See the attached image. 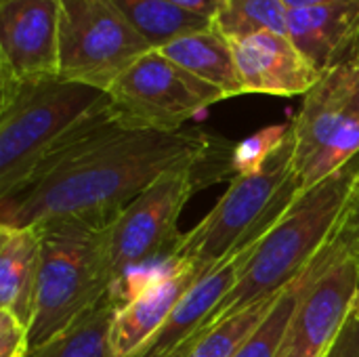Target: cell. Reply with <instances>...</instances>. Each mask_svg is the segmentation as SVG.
<instances>
[{
  "label": "cell",
  "instance_id": "9",
  "mask_svg": "<svg viewBox=\"0 0 359 357\" xmlns=\"http://www.w3.org/2000/svg\"><path fill=\"white\" fill-rule=\"evenodd\" d=\"M359 292V204L290 318L280 357H326Z\"/></svg>",
  "mask_w": 359,
  "mask_h": 357
},
{
  "label": "cell",
  "instance_id": "19",
  "mask_svg": "<svg viewBox=\"0 0 359 357\" xmlns=\"http://www.w3.org/2000/svg\"><path fill=\"white\" fill-rule=\"evenodd\" d=\"M118 303L109 295L61 335L38 347H29L25 357H114L109 330Z\"/></svg>",
  "mask_w": 359,
  "mask_h": 357
},
{
  "label": "cell",
  "instance_id": "12",
  "mask_svg": "<svg viewBox=\"0 0 359 357\" xmlns=\"http://www.w3.org/2000/svg\"><path fill=\"white\" fill-rule=\"evenodd\" d=\"M208 269L194 263H170L151 271L114 314L109 330L111 356L137 353L166 324L185 292Z\"/></svg>",
  "mask_w": 359,
  "mask_h": 357
},
{
  "label": "cell",
  "instance_id": "7",
  "mask_svg": "<svg viewBox=\"0 0 359 357\" xmlns=\"http://www.w3.org/2000/svg\"><path fill=\"white\" fill-rule=\"evenodd\" d=\"M294 175L303 191L322 183L359 154V65L326 72L303 97L290 122Z\"/></svg>",
  "mask_w": 359,
  "mask_h": 357
},
{
  "label": "cell",
  "instance_id": "22",
  "mask_svg": "<svg viewBox=\"0 0 359 357\" xmlns=\"http://www.w3.org/2000/svg\"><path fill=\"white\" fill-rule=\"evenodd\" d=\"M282 292L240 309L236 316L217 326H206L202 339L194 345L187 357H233L246 339L263 324Z\"/></svg>",
  "mask_w": 359,
  "mask_h": 357
},
{
  "label": "cell",
  "instance_id": "26",
  "mask_svg": "<svg viewBox=\"0 0 359 357\" xmlns=\"http://www.w3.org/2000/svg\"><path fill=\"white\" fill-rule=\"evenodd\" d=\"M168 2L210 21H215L227 4V0H168Z\"/></svg>",
  "mask_w": 359,
  "mask_h": 357
},
{
  "label": "cell",
  "instance_id": "29",
  "mask_svg": "<svg viewBox=\"0 0 359 357\" xmlns=\"http://www.w3.org/2000/svg\"><path fill=\"white\" fill-rule=\"evenodd\" d=\"M353 314L359 316V292H358V297H355V303H353Z\"/></svg>",
  "mask_w": 359,
  "mask_h": 357
},
{
  "label": "cell",
  "instance_id": "4",
  "mask_svg": "<svg viewBox=\"0 0 359 357\" xmlns=\"http://www.w3.org/2000/svg\"><path fill=\"white\" fill-rule=\"evenodd\" d=\"M233 179L221 166L179 168L162 175L103 227L111 297L122 305L158 267L170 265L181 240L179 217L189 198L217 181Z\"/></svg>",
  "mask_w": 359,
  "mask_h": 357
},
{
  "label": "cell",
  "instance_id": "25",
  "mask_svg": "<svg viewBox=\"0 0 359 357\" xmlns=\"http://www.w3.org/2000/svg\"><path fill=\"white\" fill-rule=\"evenodd\" d=\"M326 357H359V316L353 311Z\"/></svg>",
  "mask_w": 359,
  "mask_h": 357
},
{
  "label": "cell",
  "instance_id": "21",
  "mask_svg": "<svg viewBox=\"0 0 359 357\" xmlns=\"http://www.w3.org/2000/svg\"><path fill=\"white\" fill-rule=\"evenodd\" d=\"M290 8L282 0H227L215 27L229 40L273 32L288 36Z\"/></svg>",
  "mask_w": 359,
  "mask_h": 357
},
{
  "label": "cell",
  "instance_id": "14",
  "mask_svg": "<svg viewBox=\"0 0 359 357\" xmlns=\"http://www.w3.org/2000/svg\"><path fill=\"white\" fill-rule=\"evenodd\" d=\"M257 244L259 240L238 248L227 259L212 265L185 292V297L179 301V305L166 320V324L130 357H164L166 353L175 351L177 347H181L196 332H200L208 324L217 307L227 299V295L238 284Z\"/></svg>",
  "mask_w": 359,
  "mask_h": 357
},
{
  "label": "cell",
  "instance_id": "17",
  "mask_svg": "<svg viewBox=\"0 0 359 357\" xmlns=\"http://www.w3.org/2000/svg\"><path fill=\"white\" fill-rule=\"evenodd\" d=\"M158 50L189 74L217 86L227 99L244 95L231 42L215 27V23L206 29L181 36Z\"/></svg>",
  "mask_w": 359,
  "mask_h": 357
},
{
  "label": "cell",
  "instance_id": "15",
  "mask_svg": "<svg viewBox=\"0 0 359 357\" xmlns=\"http://www.w3.org/2000/svg\"><path fill=\"white\" fill-rule=\"evenodd\" d=\"M288 36L322 74L359 57V0L290 8Z\"/></svg>",
  "mask_w": 359,
  "mask_h": 357
},
{
  "label": "cell",
  "instance_id": "11",
  "mask_svg": "<svg viewBox=\"0 0 359 357\" xmlns=\"http://www.w3.org/2000/svg\"><path fill=\"white\" fill-rule=\"evenodd\" d=\"M59 0H0V80L59 76Z\"/></svg>",
  "mask_w": 359,
  "mask_h": 357
},
{
  "label": "cell",
  "instance_id": "5",
  "mask_svg": "<svg viewBox=\"0 0 359 357\" xmlns=\"http://www.w3.org/2000/svg\"><path fill=\"white\" fill-rule=\"evenodd\" d=\"M301 191L288 124V135L276 154L259 170L236 175L212 210L181 236L172 263H194L200 267L221 263L238 248L261 240Z\"/></svg>",
  "mask_w": 359,
  "mask_h": 357
},
{
  "label": "cell",
  "instance_id": "23",
  "mask_svg": "<svg viewBox=\"0 0 359 357\" xmlns=\"http://www.w3.org/2000/svg\"><path fill=\"white\" fill-rule=\"evenodd\" d=\"M286 135H288V124H282V126H269V128L248 137L246 141L236 143V151H233L236 175L259 170L276 154V149L284 143Z\"/></svg>",
  "mask_w": 359,
  "mask_h": 357
},
{
  "label": "cell",
  "instance_id": "3",
  "mask_svg": "<svg viewBox=\"0 0 359 357\" xmlns=\"http://www.w3.org/2000/svg\"><path fill=\"white\" fill-rule=\"evenodd\" d=\"M109 103V93L61 76L0 80V198L17 189L76 126Z\"/></svg>",
  "mask_w": 359,
  "mask_h": 357
},
{
  "label": "cell",
  "instance_id": "13",
  "mask_svg": "<svg viewBox=\"0 0 359 357\" xmlns=\"http://www.w3.org/2000/svg\"><path fill=\"white\" fill-rule=\"evenodd\" d=\"M229 42L244 95L305 97L324 76L294 46L290 36L261 32Z\"/></svg>",
  "mask_w": 359,
  "mask_h": 357
},
{
  "label": "cell",
  "instance_id": "6",
  "mask_svg": "<svg viewBox=\"0 0 359 357\" xmlns=\"http://www.w3.org/2000/svg\"><path fill=\"white\" fill-rule=\"evenodd\" d=\"M42 267L29 343L38 347L67 330L111 295L103 227L63 219L38 223Z\"/></svg>",
  "mask_w": 359,
  "mask_h": 357
},
{
  "label": "cell",
  "instance_id": "10",
  "mask_svg": "<svg viewBox=\"0 0 359 357\" xmlns=\"http://www.w3.org/2000/svg\"><path fill=\"white\" fill-rule=\"evenodd\" d=\"M111 107L130 126L181 130L206 107L227 99L217 86L189 74L160 50L135 61L107 90Z\"/></svg>",
  "mask_w": 359,
  "mask_h": 357
},
{
  "label": "cell",
  "instance_id": "2",
  "mask_svg": "<svg viewBox=\"0 0 359 357\" xmlns=\"http://www.w3.org/2000/svg\"><path fill=\"white\" fill-rule=\"evenodd\" d=\"M359 204V154L341 170L301 191L280 221L259 240L248 265L206 326L282 292L328 246Z\"/></svg>",
  "mask_w": 359,
  "mask_h": 357
},
{
  "label": "cell",
  "instance_id": "20",
  "mask_svg": "<svg viewBox=\"0 0 359 357\" xmlns=\"http://www.w3.org/2000/svg\"><path fill=\"white\" fill-rule=\"evenodd\" d=\"M124 13L128 23L151 44L154 50L168 42L206 29L212 25L210 19L183 11L168 0H114Z\"/></svg>",
  "mask_w": 359,
  "mask_h": 357
},
{
  "label": "cell",
  "instance_id": "28",
  "mask_svg": "<svg viewBox=\"0 0 359 357\" xmlns=\"http://www.w3.org/2000/svg\"><path fill=\"white\" fill-rule=\"evenodd\" d=\"M204 330H206V326H204V328H202L200 332H196V335H194L191 339H187V341H185V343H183L181 347H177L175 351H170V353H166V356H164V357H187V356H189V351L194 349V345H196V343H198V341L202 339V335H204Z\"/></svg>",
  "mask_w": 359,
  "mask_h": 357
},
{
  "label": "cell",
  "instance_id": "16",
  "mask_svg": "<svg viewBox=\"0 0 359 357\" xmlns=\"http://www.w3.org/2000/svg\"><path fill=\"white\" fill-rule=\"evenodd\" d=\"M42 267V231L38 225H0V309L27 328L34 322Z\"/></svg>",
  "mask_w": 359,
  "mask_h": 357
},
{
  "label": "cell",
  "instance_id": "18",
  "mask_svg": "<svg viewBox=\"0 0 359 357\" xmlns=\"http://www.w3.org/2000/svg\"><path fill=\"white\" fill-rule=\"evenodd\" d=\"M341 231V229H339ZM337 238V236H334ZM334 238L328 242V246L301 271L299 278H294L286 288L284 292L278 297L273 309L269 311V316L263 320V324L246 339V343L233 353V357H280L282 351V343H284V337H286V330H288V324H290V318L297 309V303L301 301L303 292L307 290V286L311 284V280L318 276V271L322 269L328 252H330V246L334 242Z\"/></svg>",
  "mask_w": 359,
  "mask_h": 357
},
{
  "label": "cell",
  "instance_id": "1",
  "mask_svg": "<svg viewBox=\"0 0 359 357\" xmlns=\"http://www.w3.org/2000/svg\"><path fill=\"white\" fill-rule=\"evenodd\" d=\"M236 143L198 126L154 130L126 124L111 103L76 126L40 166L0 198V225L84 221L105 227L162 175L221 166L233 173Z\"/></svg>",
  "mask_w": 359,
  "mask_h": 357
},
{
  "label": "cell",
  "instance_id": "24",
  "mask_svg": "<svg viewBox=\"0 0 359 357\" xmlns=\"http://www.w3.org/2000/svg\"><path fill=\"white\" fill-rule=\"evenodd\" d=\"M29 347V328L11 311L0 309V357H25Z\"/></svg>",
  "mask_w": 359,
  "mask_h": 357
},
{
  "label": "cell",
  "instance_id": "27",
  "mask_svg": "<svg viewBox=\"0 0 359 357\" xmlns=\"http://www.w3.org/2000/svg\"><path fill=\"white\" fill-rule=\"evenodd\" d=\"M288 8H309V6H322L332 2H358V0H282Z\"/></svg>",
  "mask_w": 359,
  "mask_h": 357
},
{
  "label": "cell",
  "instance_id": "8",
  "mask_svg": "<svg viewBox=\"0 0 359 357\" xmlns=\"http://www.w3.org/2000/svg\"><path fill=\"white\" fill-rule=\"evenodd\" d=\"M59 76L109 90L151 44L114 0H59Z\"/></svg>",
  "mask_w": 359,
  "mask_h": 357
},
{
  "label": "cell",
  "instance_id": "30",
  "mask_svg": "<svg viewBox=\"0 0 359 357\" xmlns=\"http://www.w3.org/2000/svg\"><path fill=\"white\" fill-rule=\"evenodd\" d=\"M355 63H358V65H359V57H358V61H355Z\"/></svg>",
  "mask_w": 359,
  "mask_h": 357
}]
</instances>
